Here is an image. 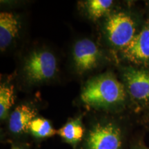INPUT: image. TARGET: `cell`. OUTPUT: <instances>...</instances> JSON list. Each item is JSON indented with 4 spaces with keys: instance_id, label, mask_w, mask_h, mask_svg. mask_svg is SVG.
I'll return each mask as SVG.
<instances>
[{
    "instance_id": "ba28073f",
    "label": "cell",
    "mask_w": 149,
    "mask_h": 149,
    "mask_svg": "<svg viewBox=\"0 0 149 149\" xmlns=\"http://www.w3.org/2000/svg\"><path fill=\"white\" fill-rule=\"evenodd\" d=\"M37 112L28 105H20L11 113L9 119V128L12 133L19 134L29 130V126L34 120Z\"/></svg>"
},
{
    "instance_id": "7a4b0ae2",
    "label": "cell",
    "mask_w": 149,
    "mask_h": 149,
    "mask_svg": "<svg viewBox=\"0 0 149 149\" xmlns=\"http://www.w3.org/2000/svg\"><path fill=\"white\" fill-rule=\"evenodd\" d=\"M57 71V61L51 52L41 51L31 53L26 59L24 72L30 82H42L51 79Z\"/></svg>"
},
{
    "instance_id": "52a82bcc",
    "label": "cell",
    "mask_w": 149,
    "mask_h": 149,
    "mask_svg": "<svg viewBox=\"0 0 149 149\" xmlns=\"http://www.w3.org/2000/svg\"><path fill=\"white\" fill-rule=\"evenodd\" d=\"M100 53L95 44L88 39L76 43L73 49V60L79 73L93 70L97 66Z\"/></svg>"
},
{
    "instance_id": "9a60e30c",
    "label": "cell",
    "mask_w": 149,
    "mask_h": 149,
    "mask_svg": "<svg viewBox=\"0 0 149 149\" xmlns=\"http://www.w3.org/2000/svg\"><path fill=\"white\" fill-rule=\"evenodd\" d=\"M13 149H19V148H13Z\"/></svg>"
},
{
    "instance_id": "8992f818",
    "label": "cell",
    "mask_w": 149,
    "mask_h": 149,
    "mask_svg": "<svg viewBox=\"0 0 149 149\" xmlns=\"http://www.w3.org/2000/svg\"><path fill=\"white\" fill-rule=\"evenodd\" d=\"M121 51L126 60L137 65L149 66V27H144L136 34Z\"/></svg>"
},
{
    "instance_id": "3957f363",
    "label": "cell",
    "mask_w": 149,
    "mask_h": 149,
    "mask_svg": "<svg viewBox=\"0 0 149 149\" xmlns=\"http://www.w3.org/2000/svg\"><path fill=\"white\" fill-rule=\"evenodd\" d=\"M108 38L113 46L122 50L135 36V24L129 15L119 12L109 16L106 23Z\"/></svg>"
},
{
    "instance_id": "2e32d148",
    "label": "cell",
    "mask_w": 149,
    "mask_h": 149,
    "mask_svg": "<svg viewBox=\"0 0 149 149\" xmlns=\"http://www.w3.org/2000/svg\"><path fill=\"white\" fill-rule=\"evenodd\" d=\"M148 27H149V26H148Z\"/></svg>"
},
{
    "instance_id": "8fae6325",
    "label": "cell",
    "mask_w": 149,
    "mask_h": 149,
    "mask_svg": "<svg viewBox=\"0 0 149 149\" xmlns=\"http://www.w3.org/2000/svg\"><path fill=\"white\" fill-rule=\"evenodd\" d=\"M113 3L111 0H88L84 4L89 17L97 19L109 12Z\"/></svg>"
},
{
    "instance_id": "4fadbf2b",
    "label": "cell",
    "mask_w": 149,
    "mask_h": 149,
    "mask_svg": "<svg viewBox=\"0 0 149 149\" xmlns=\"http://www.w3.org/2000/svg\"><path fill=\"white\" fill-rule=\"evenodd\" d=\"M13 86L1 84L0 86V117L4 120L14 104Z\"/></svg>"
},
{
    "instance_id": "5b68a950",
    "label": "cell",
    "mask_w": 149,
    "mask_h": 149,
    "mask_svg": "<svg viewBox=\"0 0 149 149\" xmlns=\"http://www.w3.org/2000/svg\"><path fill=\"white\" fill-rule=\"evenodd\" d=\"M128 94L136 102H149V72L146 70L126 68L123 72Z\"/></svg>"
},
{
    "instance_id": "6da1fadb",
    "label": "cell",
    "mask_w": 149,
    "mask_h": 149,
    "mask_svg": "<svg viewBox=\"0 0 149 149\" xmlns=\"http://www.w3.org/2000/svg\"><path fill=\"white\" fill-rule=\"evenodd\" d=\"M124 86L113 74L99 75L86 84L81 94L84 103L94 107H110L126 100Z\"/></svg>"
},
{
    "instance_id": "30bf717a",
    "label": "cell",
    "mask_w": 149,
    "mask_h": 149,
    "mask_svg": "<svg viewBox=\"0 0 149 149\" xmlns=\"http://www.w3.org/2000/svg\"><path fill=\"white\" fill-rule=\"evenodd\" d=\"M84 130L79 120H72L57 130V134L68 143L76 144L82 139Z\"/></svg>"
},
{
    "instance_id": "9c48e42d",
    "label": "cell",
    "mask_w": 149,
    "mask_h": 149,
    "mask_svg": "<svg viewBox=\"0 0 149 149\" xmlns=\"http://www.w3.org/2000/svg\"><path fill=\"white\" fill-rule=\"evenodd\" d=\"M19 23L12 13H0V48L3 51L18 35Z\"/></svg>"
},
{
    "instance_id": "5bb4252c",
    "label": "cell",
    "mask_w": 149,
    "mask_h": 149,
    "mask_svg": "<svg viewBox=\"0 0 149 149\" xmlns=\"http://www.w3.org/2000/svg\"><path fill=\"white\" fill-rule=\"evenodd\" d=\"M133 149H149V148H147V147H146V146H142V145H139V146H135Z\"/></svg>"
},
{
    "instance_id": "7c38bea8",
    "label": "cell",
    "mask_w": 149,
    "mask_h": 149,
    "mask_svg": "<svg viewBox=\"0 0 149 149\" xmlns=\"http://www.w3.org/2000/svg\"><path fill=\"white\" fill-rule=\"evenodd\" d=\"M29 130L37 137L44 138L54 136L57 133V130L53 128L49 121L44 118H35L29 126Z\"/></svg>"
},
{
    "instance_id": "277c9868",
    "label": "cell",
    "mask_w": 149,
    "mask_h": 149,
    "mask_svg": "<svg viewBox=\"0 0 149 149\" xmlns=\"http://www.w3.org/2000/svg\"><path fill=\"white\" fill-rule=\"evenodd\" d=\"M120 128L113 123L97 124L89 132L86 149H122Z\"/></svg>"
}]
</instances>
